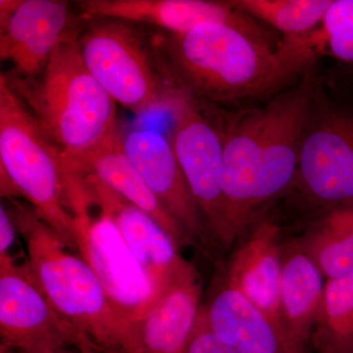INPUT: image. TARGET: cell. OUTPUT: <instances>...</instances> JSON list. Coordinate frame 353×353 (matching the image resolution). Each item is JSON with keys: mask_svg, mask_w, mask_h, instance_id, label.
<instances>
[{"mask_svg": "<svg viewBox=\"0 0 353 353\" xmlns=\"http://www.w3.org/2000/svg\"><path fill=\"white\" fill-rule=\"evenodd\" d=\"M0 353H16L12 350H9V348L0 347Z\"/></svg>", "mask_w": 353, "mask_h": 353, "instance_id": "f1b7e54d", "label": "cell"}, {"mask_svg": "<svg viewBox=\"0 0 353 353\" xmlns=\"http://www.w3.org/2000/svg\"><path fill=\"white\" fill-rule=\"evenodd\" d=\"M80 175L85 179L95 201L112 219L130 252L150 279L158 301L194 265L183 259L175 241L152 216L94 176Z\"/></svg>", "mask_w": 353, "mask_h": 353, "instance_id": "7c38bea8", "label": "cell"}, {"mask_svg": "<svg viewBox=\"0 0 353 353\" xmlns=\"http://www.w3.org/2000/svg\"><path fill=\"white\" fill-rule=\"evenodd\" d=\"M315 50L328 48L341 61L353 62V0H333L325 13L319 30L308 34Z\"/></svg>", "mask_w": 353, "mask_h": 353, "instance_id": "603a6c76", "label": "cell"}, {"mask_svg": "<svg viewBox=\"0 0 353 353\" xmlns=\"http://www.w3.org/2000/svg\"><path fill=\"white\" fill-rule=\"evenodd\" d=\"M121 146L143 182L192 241L208 233L196 201L174 152L161 132L134 129L120 134Z\"/></svg>", "mask_w": 353, "mask_h": 353, "instance_id": "5bb4252c", "label": "cell"}, {"mask_svg": "<svg viewBox=\"0 0 353 353\" xmlns=\"http://www.w3.org/2000/svg\"><path fill=\"white\" fill-rule=\"evenodd\" d=\"M324 276L296 243L285 250L281 285V318L285 336L297 352L306 353L324 297Z\"/></svg>", "mask_w": 353, "mask_h": 353, "instance_id": "ac0fdd59", "label": "cell"}, {"mask_svg": "<svg viewBox=\"0 0 353 353\" xmlns=\"http://www.w3.org/2000/svg\"><path fill=\"white\" fill-rule=\"evenodd\" d=\"M78 48L83 64L111 99L139 115L170 108L174 92L167 87L153 53L150 37L124 21L90 19Z\"/></svg>", "mask_w": 353, "mask_h": 353, "instance_id": "52a82bcc", "label": "cell"}, {"mask_svg": "<svg viewBox=\"0 0 353 353\" xmlns=\"http://www.w3.org/2000/svg\"><path fill=\"white\" fill-rule=\"evenodd\" d=\"M76 343V334L44 296L29 262L0 256V347L17 353H48Z\"/></svg>", "mask_w": 353, "mask_h": 353, "instance_id": "9c48e42d", "label": "cell"}, {"mask_svg": "<svg viewBox=\"0 0 353 353\" xmlns=\"http://www.w3.org/2000/svg\"><path fill=\"white\" fill-rule=\"evenodd\" d=\"M79 34L65 41L31 80L6 75L57 148L65 170H75L117 136V103L85 68Z\"/></svg>", "mask_w": 353, "mask_h": 353, "instance_id": "3957f363", "label": "cell"}, {"mask_svg": "<svg viewBox=\"0 0 353 353\" xmlns=\"http://www.w3.org/2000/svg\"><path fill=\"white\" fill-rule=\"evenodd\" d=\"M8 201L30 268L55 312L76 336L83 334L108 353H125L126 332L97 274L37 212Z\"/></svg>", "mask_w": 353, "mask_h": 353, "instance_id": "277c9868", "label": "cell"}, {"mask_svg": "<svg viewBox=\"0 0 353 353\" xmlns=\"http://www.w3.org/2000/svg\"><path fill=\"white\" fill-rule=\"evenodd\" d=\"M77 4L87 20H120L171 34L189 32L205 23L232 26L252 37L262 34L261 26L234 6L233 1L83 0Z\"/></svg>", "mask_w": 353, "mask_h": 353, "instance_id": "4fadbf2b", "label": "cell"}, {"mask_svg": "<svg viewBox=\"0 0 353 353\" xmlns=\"http://www.w3.org/2000/svg\"><path fill=\"white\" fill-rule=\"evenodd\" d=\"M201 290L194 266L136 325L127 353H187L201 314Z\"/></svg>", "mask_w": 353, "mask_h": 353, "instance_id": "2e32d148", "label": "cell"}, {"mask_svg": "<svg viewBox=\"0 0 353 353\" xmlns=\"http://www.w3.org/2000/svg\"><path fill=\"white\" fill-rule=\"evenodd\" d=\"M320 222L332 233L353 245V203L334 206Z\"/></svg>", "mask_w": 353, "mask_h": 353, "instance_id": "d4e9b609", "label": "cell"}, {"mask_svg": "<svg viewBox=\"0 0 353 353\" xmlns=\"http://www.w3.org/2000/svg\"><path fill=\"white\" fill-rule=\"evenodd\" d=\"M66 171L85 174L101 181L130 203L152 216L175 241L179 248L194 243L180 223L160 203L143 182L125 154L119 134L75 170Z\"/></svg>", "mask_w": 353, "mask_h": 353, "instance_id": "d6986e66", "label": "cell"}, {"mask_svg": "<svg viewBox=\"0 0 353 353\" xmlns=\"http://www.w3.org/2000/svg\"><path fill=\"white\" fill-rule=\"evenodd\" d=\"M81 31L68 2L21 0L12 12L0 14V58L12 64L10 77L31 80L65 41Z\"/></svg>", "mask_w": 353, "mask_h": 353, "instance_id": "8fae6325", "label": "cell"}, {"mask_svg": "<svg viewBox=\"0 0 353 353\" xmlns=\"http://www.w3.org/2000/svg\"><path fill=\"white\" fill-rule=\"evenodd\" d=\"M309 343L316 353H353V274L326 281Z\"/></svg>", "mask_w": 353, "mask_h": 353, "instance_id": "ffe728a7", "label": "cell"}, {"mask_svg": "<svg viewBox=\"0 0 353 353\" xmlns=\"http://www.w3.org/2000/svg\"><path fill=\"white\" fill-rule=\"evenodd\" d=\"M75 347L80 353H108L95 345L94 343L88 340L87 336H83V334H79L77 336Z\"/></svg>", "mask_w": 353, "mask_h": 353, "instance_id": "4316f807", "label": "cell"}, {"mask_svg": "<svg viewBox=\"0 0 353 353\" xmlns=\"http://www.w3.org/2000/svg\"><path fill=\"white\" fill-rule=\"evenodd\" d=\"M17 228L6 204L3 201L0 204V256L11 255L16 241Z\"/></svg>", "mask_w": 353, "mask_h": 353, "instance_id": "484cf974", "label": "cell"}, {"mask_svg": "<svg viewBox=\"0 0 353 353\" xmlns=\"http://www.w3.org/2000/svg\"><path fill=\"white\" fill-rule=\"evenodd\" d=\"M201 311L211 331L241 353H299L261 309L226 282Z\"/></svg>", "mask_w": 353, "mask_h": 353, "instance_id": "e0dca14e", "label": "cell"}, {"mask_svg": "<svg viewBox=\"0 0 353 353\" xmlns=\"http://www.w3.org/2000/svg\"><path fill=\"white\" fill-rule=\"evenodd\" d=\"M234 6L287 37L303 36L321 24L333 0H236Z\"/></svg>", "mask_w": 353, "mask_h": 353, "instance_id": "44dd1931", "label": "cell"}, {"mask_svg": "<svg viewBox=\"0 0 353 353\" xmlns=\"http://www.w3.org/2000/svg\"><path fill=\"white\" fill-rule=\"evenodd\" d=\"M67 196L75 223L77 252L99 279L126 332L128 352L132 330L157 301L141 265L130 252L112 219L95 201L80 174L65 171Z\"/></svg>", "mask_w": 353, "mask_h": 353, "instance_id": "8992f818", "label": "cell"}, {"mask_svg": "<svg viewBox=\"0 0 353 353\" xmlns=\"http://www.w3.org/2000/svg\"><path fill=\"white\" fill-rule=\"evenodd\" d=\"M284 252L278 225L269 219L257 221L234 250L225 282L261 309L288 340L280 306Z\"/></svg>", "mask_w": 353, "mask_h": 353, "instance_id": "9a60e30c", "label": "cell"}, {"mask_svg": "<svg viewBox=\"0 0 353 353\" xmlns=\"http://www.w3.org/2000/svg\"><path fill=\"white\" fill-rule=\"evenodd\" d=\"M0 185L2 197L25 199L77 252L62 158L6 74L0 75Z\"/></svg>", "mask_w": 353, "mask_h": 353, "instance_id": "5b68a950", "label": "cell"}, {"mask_svg": "<svg viewBox=\"0 0 353 353\" xmlns=\"http://www.w3.org/2000/svg\"><path fill=\"white\" fill-rule=\"evenodd\" d=\"M17 353V352H16ZM48 353H80L79 350L76 348V352H73L71 350V347L61 348V350H54V352H50Z\"/></svg>", "mask_w": 353, "mask_h": 353, "instance_id": "83f0119b", "label": "cell"}, {"mask_svg": "<svg viewBox=\"0 0 353 353\" xmlns=\"http://www.w3.org/2000/svg\"><path fill=\"white\" fill-rule=\"evenodd\" d=\"M296 181L319 203H353L352 112L313 110L301 141Z\"/></svg>", "mask_w": 353, "mask_h": 353, "instance_id": "30bf717a", "label": "cell"}, {"mask_svg": "<svg viewBox=\"0 0 353 353\" xmlns=\"http://www.w3.org/2000/svg\"><path fill=\"white\" fill-rule=\"evenodd\" d=\"M202 309V308H201ZM187 353H241L218 338L209 328L205 317L199 314Z\"/></svg>", "mask_w": 353, "mask_h": 353, "instance_id": "cb8c5ba5", "label": "cell"}, {"mask_svg": "<svg viewBox=\"0 0 353 353\" xmlns=\"http://www.w3.org/2000/svg\"><path fill=\"white\" fill-rule=\"evenodd\" d=\"M301 245L326 281L353 274V245L332 233L321 222Z\"/></svg>", "mask_w": 353, "mask_h": 353, "instance_id": "7402d4cb", "label": "cell"}, {"mask_svg": "<svg viewBox=\"0 0 353 353\" xmlns=\"http://www.w3.org/2000/svg\"><path fill=\"white\" fill-rule=\"evenodd\" d=\"M167 87L208 105L271 94L307 66L315 52L303 36L267 43L224 24L150 36Z\"/></svg>", "mask_w": 353, "mask_h": 353, "instance_id": "6da1fadb", "label": "cell"}, {"mask_svg": "<svg viewBox=\"0 0 353 353\" xmlns=\"http://www.w3.org/2000/svg\"><path fill=\"white\" fill-rule=\"evenodd\" d=\"M168 139L208 233L223 245L224 161L220 128L208 106L174 92Z\"/></svg>", "mask_w": 353, "mask_h": 353, "instance_id": "ba28073f", "label": "cell"}, {"mask_svg": "<svg viewBox=\"0 0 353 353\" xmlns=\"http://www.w3.org/2000/svg\"><path fill=\"white\" fill-rule=\"evenodd\" d=\"M307 87L276 95L259 108L215 116L223 141L225 236L229 248L260 209L296 180L301 141L312 115Z\"/></svg>", "mask_w": 353, "mask_h": 353, "instance_id": "7a4b0ae2", "label": "cell"}]
</instances>
